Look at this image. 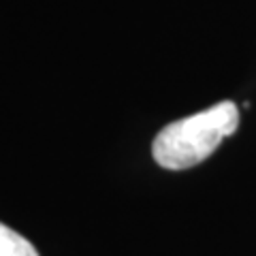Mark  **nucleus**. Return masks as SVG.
<instances>
[{
  "instance_id": "obj_1",
  "label": "nucleus",
  "mask_w": 256,
  "mask_h": 256,
  "mask_svg": "<svg viewBox=\"0 0 256 256\" xmlns=\"http://www.w3.org/2000/svg\"><path fill=\"white\" fill-rule=\"evenodd\" d=\"M239 126V109L233 100H222L205 111L166 124L152 143V156L162 169L184 171L210 158L222 139Z\"/></svg>"
},
{
  "instance_id": "obj_2",
  "label": "nucleus",
  "mask_w": 256,
  "mask_h": 256,
  "mask_svg": "<svg viewBox=\"0 0 256 256\" xmlns=\"http://www.w3.org/2000/svg\"><path fill=\"white\" fill-rule=\"evenodd\" d=\"M0 256H38V252L26 237L0 222Z\"/></svg>"
}]
</instances>
